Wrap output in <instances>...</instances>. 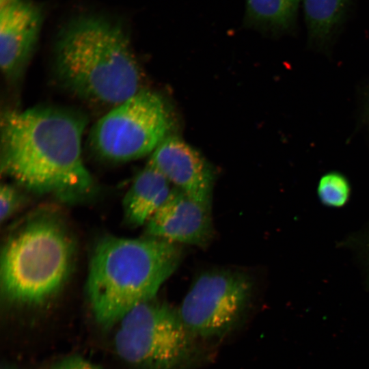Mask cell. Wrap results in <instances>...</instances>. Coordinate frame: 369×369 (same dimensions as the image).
I'll return each instance as SVG.
<instances>
[{
	"label": "cell",
	"instance_id": "cell-15",
	"mask_svg": "<svg viewBox=\"0 0 369 369\" xmlns=\"http://www.w3.org/2000/svg\"><path fill=\"white\" fill-rule=\"evenodd\" d=\"M22 202V195L12 184L2 183L0 187V220L6 221L16 211Z\"/></svg>",
	"mask_w": 369,
	"mask_h": 369
},
{
	"label": "cell",
	"instance_id": "cell-7",
	"mask_svg": "<svg viewBox=\"0 0 369 369\" xmlns=\"http://www.w3.org/2000/svg\"><path fill=\"white\" fill-rule=\"evenodd\" d=\"M251 292L246 274L230 270L202 273L178 310L184 325L196 338H221L238 325Z\"/></svg>",
	"mask_w": 369,
	"mask_h": 369
},
{
	"label": "cell",
	"instance_id": "cell-4",
	"mask_svg": "<svg viewBox=\"0 0 369 369\" xmlns=\"http://www.w3.org/2000/svg\"><path fill=\"white\" fill-rule=\"evenodd\" d=\"M74 244L59 221L35 218L5 243L1 254V292L18 304L42 303L64 285L71 271Z\"/></svg>",
	"mask_w": 369,
	"mask_h": 369
},
{
	"label": "cell",
	"instance_id": "cell-1",
	"mask_svg": "<svg viewBox=\"0 0 369 369\" xmlns=\"http://www.w3.org/2000/svg\"><path fill=\"white\" fill-rule=\"evenodd\" d=\"M85 120L51 107L8 110L1 121V172L38 194L77 200L93 187L81 154Z\"/></svg>",
	"mask_w": 369,
	"mask_h": 369
},
{
	"label": "cell",
	"instance_id": "cell-10",
	"mask_svg": "<svg viewBox=\"0 0 369 369\" xmlns=\"http://www.w3.org/2000/svg\"><path fill=\"white\" fill-rule=\"evenodd\" d=\"M149 165L194 199L211 204L214 173L193 147L176 136H167L152 152Z\"/></svg>",
	"mask_w": 369,
	"mask_h": 369
},
{
	"label": "cell",
	"instance_id": "cell-8",
	"mask_svg": "<svg viewBox=\"0 0 369 369\" xmlns=\"http://www.w3.org/2000/svg\"><path fill=\"white\" fill-rule=\"evenodd\" d=\"M146 227L147 236L204 247L213 232L211 204L201 202L175 187Z\"/></svg>",
	"mask_w": 369,
	"mask_h": 369
},
{
	"label": "cell",
	"instance_id": "cell-14",
	"mask_svg": "<svg viewBox=\"0 0 369 369\" xmlns=\"http://www.w3.org/2000/svg\"><path fill=\"white\" fill-rule=\"evenodd\" d=\"M351 188L347 179L338 172H329L321 177L318 194L327 206L340 207L344 205L350 196Z\"/></svg>",
	"mask_w": 369,
	"mask_h": 369
},
{
	"label": "cell",
	"instance_id": "cell-5",
	"mask_svg": "<svg viewBox=\"0 0 369 369\" xmlns=\"http://www.w3.org/2000/svg\"><path fill=\"white\" fill-rule=\"evenodd\" d=\"M118 356L139 369H185L197 357V338L178 310L156 298L140 303L118 324Z\"/></svg>",
	"mask_w": 369,
	"mask_h": 369
},
{
	"label": "cell",
	"instance_id": "cell-9",
	"mask_svg": "<svg viewBox=\"0 0 369 369\" xmlns=\"http://www.w3.org/2000/svg\"><path fill=\"white\" fill-rule=\"evenodd\" d=\"M43 19L42 8L27 0L0 8V66L6 79L15 81L23 73Z\"/></svg>",
	"mask_w": 369,
	"mask_h": 369
},
{
	"label": "cell",
	"instance_id": "cell-17",
	"mask_svg": "<svg viewBox=\"0 0 369 369\" xmlns=\"http://www.w3.org/2000/svg\"><path fill=\"white\" fill-rule=\"evenodd\" d=\"M23 0H0V8L14 4Z\"/></svg>",
	"mask_w": 369,
	"mask_h": 369
},
{
	"label": "cell",
	"instance_id": "cell-12",
	"mask_svg": "<svg viewBox=\"0 0 369 369\" xmlns=\"http://www.w3.org/2000/svg\"><path fill=\"white\" fill-rule=\"evenodd\" d=\"M310 40L327 42L342 23L351 0H303Z\"/></svg>",
	"mask_w": 369,
	"mask_h": 369
},
{
	"label": "cell",
	"instance_id": "cell-13",
	"mask_svg": "<svg viewBox=\"0 0 369 369\" xmlns=\"http://www.w3.org/2000/svg\"><path fill=\"white\" fill-rule=\"evenodd\" d=\"M301 0H246L245 21L249 26L271 31L291 28Z\"/></svg>",
	"mask_w": 369,
	"mask_h": 369
},
{
	"label": "cell",
	"instance_id": "cell-2",
	"mask_svg": "<svg viewBox=\"0 0 369 369\" xmlns=\"http://www.w3.org/2000/svg\"><path fill=\"white\" fill-rule=\"evenodd\" d=\"M60 83L93 102L121 103L142 89V73L128 37L118 24L82 15L61 30L55 48Z\"/></svg>",
	"mask_w": 369,
	"mask_h": 369
},
{
	"label": "cell",
	"instance_id": "cell-6",
	"mask_svg": "<svg viewBox=\"0 0 369 369\" xmlns=\"http://www.w3.org/2000/svg\"><path fill=\"white\" fill-rule=\"evenodd\" d=\"M172 126L163 98L141 90L114 106L94 124L90 144L102 159L126 162L152 154Z\"/></svg>",
	"mask_w": 369,
	"mask_h": 369
},
{
	"label": "cell",
	"instance_id": "cell-16",
	"mask_svg": "<svg viewBox=\"0 0 369 369\" xmlns=\"http://www.w3.org/2000/svg\"><path fill=\"white\" fill-rule=\"evenodd\" d=\"M53 369H102L79 355H71L61 359Z\"/></svg>",
	"mask_w": 369,
	"mask_h": 369
},
{
	"label": "cell",
	"instance_id": "cell-3",
	"mask_svg": "<svg viewBox=\"0 0 369 369\" xmlns=\"http://www.w3.org/2000/svg\"><path fill=\"white\" fill-rule=\"evenodd\" d=\"M180 258L179 247L164 239L101 238L94 248L86 281L96 320L110 328L137 305L156 298Z\"/></svg>",
	"mask_w": 369,
	"mask_h": 369
},
{
	"label": "cell",
	"instance_id": "cell-11",
	"mask_svg": "<svg viewBox=\"0 0 369 369\" xmlns=\"http://www.w3.org/2000/svg\"><path fill=\"white\" fill-rule=\"evenodd\" d=\"M169 180L147 164L135 178L122 201L126 223L131 227L146 223L168 197L172 189Z\"/></svg>",
	"mask_w": 369,
	"mask_h": 369
}]
</instances>
